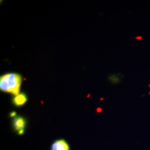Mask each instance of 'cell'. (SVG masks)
Instances as JSON below:
<instances>
[{"label":"cell","instance_id":"3","mask_svg":"<svg viewBox=\"0 0 150 150\" xmlns=\"http://www.w3.org/2000/svg\"><path fill=\"white\" fill-rule=\"evenodd\" d=\"M70 147L68 144L63 139L56 141L52 145L51 150H69Z\"/></svg>","mask_w":150,"mask_h":150},{"label":"cell","instance_id":"7","mask_svg":"<svg viewBox=\"0 0 150 150\" xmlns=\"http://www.w3.org/2000/svg\"><path fill=\"white\" fill-rule=\"evenodd\" d=\"M149 86H150V85H149Z\"/></svg>","mask_w":150,"mask_h":150},{"label":"cell","instance_id":"8","mask_svg":"<svg viewBox=\"0 0 150 150\" xmlns=\"http://www.w3.org/2000/svg\"></svg>","mask_w":150,"mask_h":150},{"label":"cell","instance_id":"5","mask_svg":"<svg viewBox=\"0 0 150 150\" xmlns=\"http://www.w3.org/2000/svg\"><path fill=\"white\" fill-rule=\"evenodd\" d=\"M16 115V113L15 112H11V114H10V116H11V117H15Z\"/></svg>","mask_w":150,"mask_h":150},{"label":"cell","instance_id":"2","mask_svg":"<svg viewBox=\"0 0 150 150\" xmlns=\"http://www.w3.org/2000/svg\"><path fill=\"white\" fill-rule=\"evenodd\" d=\"M13 127L18 134H21L24 132V129L26 125L25 120L22 117H16L13 119Z\"/></svg>","mask_w":150,"mask_h":150},{"label":"cell","instance_id":"1","mask_svg":"<svg viewBox=\"0 0 150 150\" xmlns=\"http://www.w3.org/2000/svg\"><path fill=\"white\" fill-rule=\"evenodd\" d=\"M21 84V77L17 74H7L0 79V88L1 91L18 95Z\"/></svg>","mask_w":150,"mask_h":150},{"label":"cell","instance_id":"4","mask_svg":"<svg viewBox=\"0 0 150 150\" xmlns=\"http://www.w3.org/2000/svg\"><path fill=\"white\" fill-rule=\"evenodd\" d=\"M27 100L26 95L24 93H21L15 97L13 100V102L17 106H20L23 105L26 102Z\"/></svg>","mask_w":150,"mask_h":150},{"label":"cell","instance_id":"6","mask_svg":"<svg viewBox=\"0 0 150 150\" xmlns=\"http://www.w3.org/2000/svg\"><path fill=\"white\" fill-rule=\"evenodd\" d=\"M136 38V39H141L142 38H141V37H137V38Z\"/></svg>","mask_w":150,"mask_h":150}]
</instances>
